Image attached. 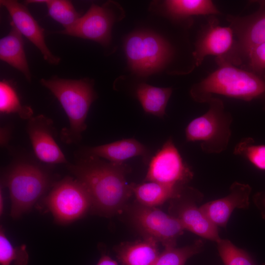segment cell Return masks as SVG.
<instances>
[{
	"label": "cell",
	"mask_w": 265,
	"mask_h": 265,
	"mask_svg": "<svg viewBox=\"0 0 265 265\" xmlns=\"http://www.w3.org/2000/svg\"><path fill=\"white\" fill-rule=\"evenodd\" d=\"M216 243L224 265H258L246 251L238 247L230 240L220 238Z\"/></svg>",
	"instance_id": "obj_27"
},
{
	"label": "cell",
	"mask_w": 265,
	"mask_h": 265,
	"mask_svg": "<svg viewBox=\"0 0 265 265\" xmlns=\"http://www.w3.org/2000/svg\"><path fill=\"white\" fill-rule=\"evenodd\" d=\"M159 242L149 237L124 242L114 248L120 265H154L160 252Z\"/></svg>",
	"instance_id": "obj_18"
},
{
	"label": "cell",
	"mask_w": 265,
	"mask_h": 265,
	"mask_svg": "<svg viewBox=\"0 0 265 265\" xmlns=\"http://www.w3.org/2000/svg\"><path fill=\"white\" fill-rule=\"evenodd\" d=\"M209 106L204 114L191 121L185 130L187 142L200 141L206 154H219L226 150L231 136L233 117L223 101L213 96L206 102Z\"/></svg>",
	"instance_id": "obj_4"
},
{
	"label": "cell",
	"mask_w": 265,
	"mask_h": 265,
	"mask_svg": "<svg viewBox=\"0 0 265 265\" xmlns=\"http://www.w3.org/2000/svg\"><path fill=\"white\" fill-rule=\"evenodd\" d=\"M124 47L130 68L137 74L144 76L162 69L170 61L173 53L166 41L147 31L130 35Z\"/></svg>",
	"instance_id": "obj_6"
},
{
	"label": "cell",
	"mask_w": 265,
	"mask_h": 265,
	"mask_svg": "<svg viewBox=\"0 0 265 265\" xmlns=\"http://www.w3.org/2000/svg\"><path fill=\"white\" fill-rule=\"evenodd\" d=\"M83 155L96 156L118 164L124 163L130 158L141 156L146 163L149 160V151L137 140L129 138L88 148Z\"/></svg>",
	"instance_id": "obj_17"
},
{
	"label": "cell",
	"mask_w": 265,
	"mask_h": 265,
	"mask_svg": "<svg viewBox=\"0 0 265 265\" xmlns=\"http://www.w3.org/2000/svg\"><path fill=\"white\" fill-rule=\"evenodd\" d=\"M48 13L53 20L64 28L74 25L81 17L71 1L66 0H45Z\"/></svg>",
	"instance_id": "obj_25"
},
{
	"label": "cell",
	"mask_w": 265,
	"mask_h": 265,
	"mask_svg": "<svg viewBox=\"0 0 265 265\" xmlns=\"http://www.w3.org/2000/svg\"><path fill=\"white\" fill-rule=\"evenodd\" d=\"M40 81L57 98L68 117L69 124L61 131L62 140L66 144L78 143L86 129L90 106L96 98L93 81L87 78L70 80L53 77Z\"/></svg>",
	"instance_id": "obj_3"
},
{
	"label": "cell",
	"mask_w": 265,
	"mask_h": 265,
	"mask_svg": "<svg viewBox=\"0 0 265 265\" xmlns=\"http://www.w3.org/2000/svg\"><path fill=\"white\" fill-rule=\"evenodd\" d=\"M3 211V198L2 191L1 190V187H0V215L2 214Z\"/></svg>",
	"instance_id": "obj_33"
},
{
	"label": "cell",
	"mask_w": 265,
	"mask_h": 265,
	"mask_svg": "<svg viewBox=\"0 0 265 265\" xmlns=\"http://www.w3.org/2000/svg\"><path fill=\"white\" fill-rule=\"evenodd\" d=\"M5 184L11 201L10 215L18 218L29 211L51 184L48 173L35 163L18 161L6 175Z\"/></svg>",
	"instance_id": "obj_5"
},
{
	"label": "cell",
	"mask_w": 265,
	"mask_h": 265,
	"mask_svg": "<svg viewBox=\"0 0 265 265\" xmlns=\"http://www.w3.org/2000/svg\"><path fill=\"white\" fill-rule=\"evenodd\" d=\"M96 265H118V263L107 255H102Z\"/></svg>",
	"instance_id": "obj_32"
},
{
	"label": "cell",
	"mask_w": 265,
	"mask_h": 265,
	"mask_svg": "<svg viewBox=\"0 0 265 265\" xmlns=\"http://www.w3.org/2000/svg\"><path fill=\"white\" fill-rule=\"evenodd\" d=\"M114 19V14L108 5L93 4L74 25L56 32L93 40L106 46L110 41Z\"/></svg>",
	"instance_id": "obj_12"
},
{
	"label": "cell",
	"mask_w": 265,
	"mask_h": 265,
	"mask_svg": "<svg viewBox=\"0 0 265 265\" xmlns=\"http://www.w3.org/2000/svg\"><path fill=\"white\" fill-rule=\"evenodd\" d=\"M67 167L87 190L91 208L101 215L109 216L119 212L133 195L132 184H128L126 179L130 167L124 163L83 155L75 163H68Z\"/></svg>",
	"instance_id": "obj_1"
},
{
	"label": "cell",
	"mask_w": 265,
	"mask_h": 265,
	"mask_svg": "<svg viewBox=\"0 0 265 265\" xmlns=\"http://www.w3.org/2000/svg\"><path fill=\"white\" fill-rule=\"evenodd\" d=\"M245 60H247L246 70L265 78V42L253 48Z\"/></svg>",
	"instance_id": "obj_29"
},
{
	"label": "cell",
	"mask_w": 265,
	"mask_h": 265,
	"mask_svg": "<svg viewBox=\"0 0 265 265\" xmlns=\"http://www.w3.org/2000/svg\"><path fill=\"white\" fill-rule=\"evenodd\" d=\"M233 153L243 157L256 168L265 171V144H256L252 138L244 137L236 144Z\"/></svg>",
	"instance_id": "obj_26"
},
{
	"label": "cell",
	"mask_w": 265,
	"mask_h": 265,
	"mask_svg": "<svg viewBox=\"0 0 265 265\" xmlns=\"http://www.w3.org/2000/svg\"><path fill=\"white\" fill-rule=\"evenodd\" d=\"M26 132L35 155L44 163L67 164L68 161L55 141L53 122L40 114L28 120Z\"/></svg>",
	"instance_id": "obj_13"
},
{
	"label": "cell",
	"mask_w": 265,
	"mask_h": 265,
	"mask_svg": "<svg viewBox=\"0 0 265 265\" xmlns=\"http://www.w3.org/2000/svg\"><path fill=\"white\" fill-rule=\"evenodd\" d=\"M10 25L8 34L0 40V59L20 71L30 81L31 75L22 34L12 22Z\"/></svg>",
	"instance_id": "obj_19"
},
{
	"label": "cell",
	"mask_w": 265,
	"mask_h": 265,
	"mask_svg": "<svg viewBox=\"0 0 265 265\" xmlns=\"http://www.w3.org/2000/svg\"><path fill=\"white\" fill-rule=\"evenodd\" d=\"M164 5L168 13L177 18L220 14L213 2L209 0H169L164 2Z\"/></svg>",
	"instance_id": "obj_22"
},
{
	"label": "cell",
	"mask_w": 265,
	"mask_h": 265,
	"mask_svg": "<svg viewBox=\"0 0 265 265\" xmlns=\"http://www.w3.org/2000/svg\"><path fill=\"white\" fill-rule=\"evenodd\" d=\"M0 4L8 11L17 29L40 51L44 59L52 65H57L60 58L54 55L48 48L44 29L31 15L26 5L13 0H0Z\"/></svg>",
	"instance_id": "obj_14"
},
{
	"label": "cell",
	"mask_w": 265,
	"mask_h": 265,
	"mask_svg": "<svg viewBox=\"0 0 265 265\" xmlns=\"http://www.w3.org/2000/svg\"><path fill=\"white\" fill-rule=\"evenodd\" d=\"M193 173L170 137L151 159L144 182L185 186Z\"/></svg>",
	"instance_id": "obj_11"
},
{
	"label": "cell",
	"mask_w": 265,
	"mask_h": 265,
	"mask_svg": "<svg viewBox=\"0 0 265 265\" xmlns=\"http://www.w3.org/2000/svg\"><path fill=\"white\" fill-rule=\"evenodd\" d=\"M261 6L257 11L246 16H227L237 39L230 53L223 58L235 66L242 64L249 52L265 42V7Z\"/></svg>",
	"instance_id": "obj_10"
},
{
	"label": "cell",
	"mask_w": 265,
	"mask_h": 265,
	"mask_svg": "<svg viewBox=\"0 0 265 265\" xmlns=\"http://www.w3.org/2000/svg\"><path fill=\"white\" fill-rule=\"evenodd\" d=\"M132 184V190L137 203L145 206L156 207L178 197L184 188L155 182Z\"/></svg>",
	"instance_id": "obj_20"
},
{
	"label": "cell",
	"mask_w": 265,
	"mask_h": 265,
	"mask_svg": "<svg viewBox=\"0 0 265 265\" xmlns=\"http://www.w3.org/2000/svg\"><path fill=\"white\" fill-rule=\"evenodd\" d=\"M204 246L203 240L199 239L184 247L164 248L154 265H185L188 259L201 252Z\"/></svg>",
	"instance_id": "obj_24"
},
{
	"label": "cell",
	"mask_w": 265,
	"mask_h": 265,
	"mask_svg": "<svg viewBox=\"0 0 265 265\" xmlns=\"http://www.w3.org/2000/svg\"><path fill=\"white\" fill-rule=\"evenodd\" d=\"M254 202L265 219V193H258L254 197Z\"/></svg>",
	"instance_id": "obj_30"
},
{
	"label": "cell",
	"mask_w": 265,
	"mask_h": 265,
	"mask_svg": "<svg viewBox=\"0 0 265 265\" xmlns=\"http://www.w3.org/2000/svg\"><path fill=\"white\" fill-rule=\"evenodd\" d=\"M10 129L7 127L2 128L0 129V145L5 146L8 142L10 137Z\"/></svg>",
	"instance_id": "obj_31"
},
{
	"label": "cell",
	"mask_w": 265,
	"mask_h": 265,
	"mask_svg": "<svg viewBox=\"0 0 265 265\" xmlns=\"http://www.w3.org/2000/svg\"><path fill=\"white\" fill-rule=\"evenodd\" d=\"M132 221L143 237L151 238L164 248L175 247L185 229L179 220L156 207L138 203L130 211Z\"/></svg>",
	"instance_id": "obj_8"
},
{
	"label": "cell",
	"mask_w": 265,
	"mask_h": 265,
	"mask_svg": "<svg viewBox=\"0 0 265 265\" xmlns=\"http://www.w3.org/2000/svg\"><path fill=\"white\" fill-rule=\"evenodd\" d=\"M251 192L249 185L235 182L230 186L227 195L208 202L200 208L214 225L225 228L235 209L248 208Z\"/></svg>",
	"instance_id": "obj_16"
},
{
	"label": "cell",
	"mask_w": 265,
	"mask_h": 265,
	"mask_svg": "<svg viewBox=\"0 0 265 265\" xmlns=\"http://www.w3.org/2000/svg\"><path fill=\"white\" fill-rule=\"evenodd\" d=\"M172 92L171 88L157 87L141 83L137 86L136 94L145 112L163 117Z\"/></svg>",
	"instance_id": "obj_21"
},
{
	"label": "cell",
	"mask_w": 265,
	"mask_h": 265,
	"mask_svg": "<svg viewBox=\"0 0 265 265\" xmlns=\"http://www.w3.org/2000/svg\"><path fill=\"white\" fill-rule=\"evenodd\" d=\"M218 24L212 17L201 30L193 53L196 66L200 65L207 55L224 57L231 51L234 43L233 30Z\"/></svg>",
	"instance_id": "obj_15"
},
{
	"label": "cell",
	"mask_w": 265,
	"mask_h": 265,
	"mask_svg": "<svg viewBox=\"0 0 265 265\" xmlns=\"http://www.w3.org/2000/svg\"><path fill=\"white\" fill-rule=\"evenodd\" d=\"M216 61L217 68L192 86L190 94L195 101L206 103L217 94L246 102L259 100L265 104V78L239 68L222 57H217Z\"/></svg>",
	"instance_id": "obj_2"
},
{
	"label": "cell",
	"mask_w": 265,
	"mask_h": 265,
	"mask_svg": "<svg viewBox=\"0 0 265 265\" xmlns=\"http://www.w3.org/2000/svg\"><path fill=\"white\" fill-rule=\"evenodd\" d=\"M0 111L2 114L15 113L27 120L33 116L32 108L21 104L15 89L5 80L0 82Z\"/></svg>",
	"instance_id": "obj_23"
},
{
	"label": "cell",
	"mask_w": 265,
	"mask_h": 265,
	"mask_svg": "<svg viewBox=\"0 0 265 265\" xmlns=\"http://www.w3.org/2000/svg\"><path fill=\"white\" fill-rule=\"evenodd\" d=\"M44 203L59 223L67 224L83 216L91 208L90 196L76 178L66 177L53 185Z\"/></svg>",
	"instance_id": "obj_7"
},
{
	"label": "cell",
	"mask_w": 265,
	"mask_h": 265,
	"mask_svg": "<svg viewBox=\"0 0 265 265\" xmlns=\"http://www.w3.org/2000/svg\"><path fill=\"white\" fill-rule=\"evenodd\" d=\"M28 255L26 246L14 247L8 239L3 229L0 230V265H27Z\"/></svg>",
	"instance_id": "obj_28"
},
{
	"label": "cell",
	"mask_w": 265,
	"mask_h": 265,
	"mask_svg": "<svg viewBox=\"0 0 265 265\" xmlns=\"http://www.w3.org/2000/svg\"><path fill=\"white\" fill-rule=\"evenodd\" d=\"M203 197L198 190L185 186L178 197L171 200L170 214L179 220L185 230L216 242L220 238L217 227L198 206Z\"/></svg>",
	"instance_id": "obj_9"
}]
</instances>
